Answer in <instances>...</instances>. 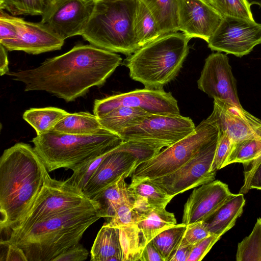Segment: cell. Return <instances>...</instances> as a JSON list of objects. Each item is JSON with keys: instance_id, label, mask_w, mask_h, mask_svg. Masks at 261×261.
<instances>
[{"instance_id": "6da1fadb", "label": "cell", "mask_w": 261, "mask_h": 261, "mask_svg": "<svg viewBox=\"0 0 261 261\" xmlns=\"http://www.w3.org/2000/svg\"><path fill=\"white\" fill-rule=\"evenodd\" d=\"M122 61L116 53L91 44H78L36 68L7 75L23 83L25 92L45 91L70 102L84 96L94 86H102Z\"/></svg>"}, {"instance_id": "7a4b0ae2", "label": "cell", "mask_w": 261, "mask_h": 261, "mask_svg": "<svg viewBox=\"0 0 261 261\" xmlns=\"http://www.w3.org/2000/svg\"><path fill=\"white\" fill-rule=\"evenodd\" d=\"M49 175L34 147L19 142L0 158V228L8 231L22 218Z\"/></svg>"}, {"instance_id": "3957f363", "label": "cell", "mask_w": 261, "mask_h": 261, "mask_svg": "<svg viewBox=\"0 0 261 261\" xmlns=\"http://www.w3.org/2000/svg\"><path fill=\"white\" fill-rule=\"evenodd\" d=\"M97 203L70 210L39 222L23 234L1 245L13 244L28 261H53L80 243L87 228L101 217Z\"/></svg>"}, {"instance_id": "277c9868", "label": "cell", "mask_w": 261, "mask_h": 261, "mask_svg": "<svg viewBox=\"0 0 261 261\" xmlns=\"http://www.w3.org/2000/svg\"><path fill=\"white\" fill-rule=\"evenodd\" d=\"M190 39L178 32L162 35L128 56L121 64L128 68L130 78L145 88L163 89L179 73Z\"/></svg>"}, {"instance_id": "5b68a950", "label": "cell", "mask_w": 261, "mask_h": 261, "mask_svg": "<svg viewBox=\"0 0 261 261\" xmlns=\"http://www.w3.org/2000/svg\"><path fill=\"white\" fill-rule=\"evenodd\" d=\"M123 140L111 132L92 135H70L50 130L31 142L48 172L65 168L73 171L115 149Z\"/></svg>"}, {"instance_id": "8992f818", "label": "cell", "mask_w": 261, "mask_h": 261, "mask_svg": "<svg viewBox=\"0 0 261 261\" xmlns=\"http://www.w3.org/2000/svg\"><path fill=\"white\" fill-rule=\"evenodd\" d=\"M138 0H116L95 3L82 36L90 44L129 56L140 46L134 31Z\"/></svg>"}, {"instance_id": "52a82bcc", "label": "cell", "mask_w": 261, "mask_h": 261, "mask_svg": "<svg viewBox=\"0 0 261 261\" xmlns=\"http://www.w3.org/2000/svg\"><path fill=\"white\" fill-rule=\"evenodd\" d=\"M219 134V128L214 122L207 118L202 120L190 135L139 164L133 171L132 179H153L174 172Z\"/></svg>"}, {"instance_id": "ba28073f", "label": "cell", "mask_w": 261, "mask_h": 261, "mask_svg": "<svg viewBox=\"0 0 261 261\" xmlns=\"http://www.w3.org/2000/svg\"><path fill=\"white\" fill-rule=\"evenodd\" d=\"M96 202L81 191L49 177L40 193L22 218L8 231L10 240L23 234L36 224L61 213Z\"/></svg>"}, {"instance_id": "9c48e42d", "label": "cell", "mask_w": 261, "mask_h": 261, "mask_svg": "<svg viewBox=\"0 0 261 261\" xmlns=\"http://www.w3.org/2000/svg\"><path fill=\"white\" fill-rule=\"evenodd\" d=\"M196 126L192 120L179 115L149 114L119 134L124 141L135 140L161 147H169L190 135Z\"/></svg>"}, {"instance_id": "30bf717a", "label": "cell", "mask_w": 261, "mask_h": 261, "mask_svg": "<svg viewBox=\"0 0 261 261\" xmlns=\"http://www.w3.org/2000/svg\"><path fill=\"white\" fill-rule=\"evenodd\" d=\"M219 136L180 168L168 175L146 179L158 185L170 195H175L215 179L211 168Z\"/></svg>"}, {"instance_id": "8fae6325", "label": "cell", "mask_w": 261, "mask_h": 261, "mask_svg": "<svg viewBox=\"0 0 261 261\" xmlns=\"http://www.w3.org/2000/svg\"><path fill=\"white\" fill-rule=\"evenodd\" d=\"M119 107L138 108L151 114H180L177 101L170 92L145 88L96 99L93 114L99 118Z\"/></svg>"}, {"instance_id": "7c38bea8", "label": "cell", "mask_w": 261, "mask_h": 261, "mask_svg": "<svg viewBox=\"0 0 261 261\" xmlns=\"http://www.w3.org/2000/svg\"><path fill=\"white\" fill-rule=\"evenodd\" d=\"M207 43L212 50L242 57L261 44V23L226 16Z\"/></svg>"}, {"instance_id": "4fadbf2b", "label": "cell", "mask_w": 261, "mask_h": 261, "mask_svg": "<svg viewBox=\"0 0 261 261\" xmlns=\"http://www.w3.org/2000/svg\"><path fill=\"white\" fill-rule=\"evenodd\" d=\"M95 5L93 0H52L40 22L64 40L82 35Z\"/></svg>"}, {"instance_id": "5bb4252c", "label": "cell", "mask_w": 261, "mask_h": 261, "mask_svg": "<svg viewBox=\"0 0 261 261\" xmlns=\"http://www.w3.org/2000/svg\"><path fill=\"white\" fill-rule=\"evenodd\" d=\"M0 15L10 22L17 32L14 40L2 44L9 51L19 50L38 55L59 50L64 43L65 40L40 21H28L10 15L3 10H1Z\"/></svg>"}, {"instance_id": "9a60e30c", "label": "cell", "mask_w": 261, "mask_h": 261, "mask_svg": "<svg viewBox=\"0 0 261 261\" xmlns=\"http://www.w3.org/2000/svg\"><path fill=\"white\" fill-rule=\"evenodd\" d=\"M198 88L210 97L242 107L238 97L236 81L226 54L217 51L205 59Z\"/></svg>"}, {"instance_id": "2e32d148", "label": "cell", "mask_w": 261, "mask_h": 261, "mask_svg": "<svg viewBox=\"0 0 261 261\" xmlns=\"http://www.w3.org/2000/svg\"><path fill=\"white\" fill-rule=\"evenodd\" d=\"M234 143L251 139H261V120L243 108L220 99H214L212 114L207 118Z\"/></svg>"}, {"instance_id": "e0dca14e", "label": "cell", "mask_w": 261, "mask_h": 261, "mask_svg": "<svg viewBox=\"0 0 261 261\" xmlns=\"http://www.w3.org/2000/svg\"><path fill=\"white\" fill-rule=\"evenodd\" d=\"M177 7L179 31L191 39L207 42L224 18L201 0H177Z\"/></svg>"}, {"instance_id": "ac0fdd59", "label": "cell", "mask_w": 261, "mask_h": 261, "mask_svg": "<svg viewBox=\"0 0 261 261\" xmlns=\"http://www.w3.org/2000/svg\"><path fill=\"white\" fill-rule=\"evenodd\" d=\"M232 194L228 185L219 180L195 188L185 204L182 223L204 221Z\"/></svg>"}, {"instance_id": "d6986e66", "label": "cell", "mask_w": 261, "mask_h": 261, "mask_svg": "<svg viewBox=\"0 0 261 261\" xmlns=\"http://www.w3.org/2000/svg\"><path fill=\"white\" fill-rule=\"evenodd\" d=\"M118 147L107 153L84 188L83 193L88 198L122 176H131L137 167L136 159Z\"/></svg>"}, {"instance_id": "ffe728a7", "label": "cell", "mask_w": 261, "mask_h": 261, "mask_svg": "<svg viewBox=\"0 0 261 261\" xmlns=\"http://www.w3.org/2000/svg\"><path fill=\"white\" fill-rule=\"evenodd\" d=\"M245 201L244 194H233L203 221L206 228L212 234L221 237L242 215Z\"/></svg>"}, {"instance_id": "44dd1931", "label": "cell", "mask_w": 261, "mask_h": 261, "mask_svg": "<svg viewBox=\"0 0 261 261\" xmlns=\"http://www.w3.org/2000/svg\"><path fill=\"white\" fill-rule=\"evenodd\" d=\"M122 176L116 181L93 195L91 199L98 205V214L106 221L112 218L116 208L122 202L134 199Z\"/></svg>"}, {"instance_id": "7402d4cb", "label": "cell", "mask_w": 261, "mask_h": 261, "mask_svg": "<svg viewBox=\"0 0 261 261\" xmlns=\"http://www.w3.org/2000/svg\"><path fill=\"white\" fill-rule=\"evenodd\" d=\"M91 261H122L119 229L103 224L91 250Z\"/></svg>"}, {"instance_id": "603a6c76", "label": "cell", "mask_w": 261, "mask_h": 261, "mask_svg": "<svg viewBox=\"0 0 261 261\" xmlns=\"http://www.w3.org/2000/svg\"><path fill=\"white\" fill-rule=\"evenodd\" d=\"M53 130L78 135H97L110 132L102 126L96 116L86 112L68 113Z\"/></svg>"}, {"instance_id": "cb8c5ba5", "label": "cell", "mask_w": 261, "mask_h": 261, "mask_svg": "<svg viewBox=\"0 0 261 261\" xmlns=\"http://www.w3.org/2000/svg\"><path fill=\"white\" fill-rule=\"evenodd\" d=\"M173 213L165 208H153L149 213L138 218L136 225L142 235L145 246L158 234L176 224Z\"/></svg>"}, {"instance_id": "d4e9b609", "label": "cell", "mask_w": 261, "mask_h": 261, "mask_svg": "<svg viewBox=\"0 0 261 261\" xmlns=\"http://www.w3.org/2000/svg\"><path fill=\"white\" fill-rule=\"evenodd\" d=\"M149 114H151L140 108L119 107L98 118L104 128L119 135L125 128L136 125Z\"/></svg>"}, {"instance_id": "484cf974", "label": "cell", "mask_w": 261, "mask_h": 261, "mask_svg": "<svg viewBox=\"0 0 261 261\" xmlns=\"http://www.w3.org/2000/svg\"><path fill=\"white\" fill-rule=\"evenodd\" d=\"M154 17L162 35L179 31L177 0H140Z\"/></svg>"}, {"instance_id": "4316f807", "label": "cell", "mask_w": 261, "mask_h": 261, "mask_svg": "<svg viewBox=\"0 0 261 261\" xmlns=\"http://www.w3.org/2000/svg\"><path fill=\"white\" fill-rule=\"evenodd\" d=\"M69 113L56 107L31 108L23 114V119L35 130L37 135L50 130Z\"/></svg>"}, {"instance_id": "83f0119b", "label": "cell", "mask_w": 261, "mask_h": 261, "mask_svg": "<svg viewBox=\"0 0 261 261\" xmlns=\"http://www.w3.org/2000/svg\"><path fill=\"white\" fill-rule=\"evenodd\" d=\"M134 31L140 48L162 35L152 14L140 0L135 14Z\"/></svg>"}, {"instance_id": "f1b7e54d", "label": "cell", "mask_w": 261, "mask_h": 261, "mask_svg": "<svg viewBox=\"0 0 261 261\" xmlns=\"http://www.w3.org/2000/svg\"><path fill=\"white\" fill-rule=\"evenodd\" d=\"M132 196L145 198L153 207L166 208L174 196L148 179H132L128 186Z\"/></svg>"}, {"instance_id": "f546056e", "label": "cell", "mask_w": 261, "mask_h": 261, "mask_svg": "<svg viewBox=\"0 0 261 261\" xmlns=\"http://www.w3.org/2000/svg\"><path fill=\"white\" fill-rule=\"evenodd\" d=\"M118 228L122 249V261L139 260L144 246L142 233L137 225L124 226Z\"/></svg>"}, {"instance_id": "4dcf8cb0", "label": "cell", "mask_w": 261, "mask_h": 261, "mask_svg": "<svg viewBox=\"0 0 261 261\" xmlns=\"http://www.w3.org/2000/svg\"><path fill=\"white\" fill-rule=\"evenodd\" d=\"M187 225L181 223L164 230L150 242L159 251L165 261L169 259L180 242Z\"/></svg>"}, {"instance_id": "1f68e13d", "label": "cell", "mask_w": 261, "mask_h": 261, "mask_svg": "<svg viewBox=\"0 0 261 261\" xmlns=\"http://www.w3.org/2000/svg\"><path fill=\"white\" fill-rule=\"evenodd\" d=\"M237 261H261V218H258L250 234L238 245Z\"/></svg>"}, {"instance_id": "d6a6232c", "label": "cell", "mask_w": 261, "mask_h": 261, "mask_svg": "<svg viewBox=\"0 0 261 261\" xmlns=\"http://www.w3.org/2000/svg\"><path fill=\"white\" fill-rule=\"evenodd\" d=\"M261 155V139H251L233 143L224 167L233 163L247 164Z\"/></svg>"}, {"instance_id": "836d02e7", "label": "cell", "mask_w": 261, "mask_h": 261, "mask_svg": "<svg viewBox=\"0 0 261 261\" xmlns=\"http://www.w3.org/2000/svg\"><path fill=\"white\" fill-rule=\"evenodd\" d=\"M51 0H0V9L6 10L13 16H42Z\"/></svg>"}, {"instance_id": "e575fe53", "label": "cell", "mask_w": 261, "mask_h": 261, "mask_svg": "<svg viewBox=\"0 0 261 261\" xmlns=\"http://www.w3.org/2000/svg\"><path fill=\"white\" fill-rule=\"evenodd\" d=\"M119 150L132 154L137 161V166L159 153L161 147L147 143L135 141H124L118 147Z\"/></svg>"}, {"instance_id": "d590c367", "label": "cell", "mask_w": 261, "mask_h": 261, "mask_svg": "<svg viewBox=\"0 0 261 261\" xmlns=\"http://www.w3.org/2000/svg\"><path fill=\"white\" fill-rule=\"evenodd\" d=\"M134 199L125 201L116 209L114 216L103 224L119 228L137 224L138 217L133 210Z\"/></svg>"}, {"instance_id": "8d00e7d4", "label": "cell", "mask_w": 261, "mask_h": 261, "mask_svg": "<svg viewBox=\"0 0 261 261\" xmlns=\"http://www.w3.org/2000/svg\"><path fill=\"white\" fill-rule=\"evenodd\" d=\"M243 165L244 184L239 193L246 194L251 189L261 190V155Z\"/></svg>"}, {"instance_id": "74e56055", "label": "cell", "mask_w": 261, "mask_h": 261, "mask_svg": "<svg viewBox=\"0 0 261 261\" xmlns=\"http://www.w3.org/2000/svg\"><path fill=\"white\" fill-rule=\"evenodd\" d=\"M233 143L227 134L219 131L217 145L211 168L212 171L216 172L218 170L224 168Z\"/></svg>"}, {"instance_id": "f35d334b", "label": "cell", "mask_w": 261, "mask_h": 261, "mask_svg": "<svg viewBox=\"0 0 261 261\" xmlns=\"http://www.w3.org/2000/svg\"><path fill=\"white\" fill-rule=\"evenodd\" d=\"M222 2L225 16L254 21L250 6L246 0H222Z\"/></svg>"}, {"instance_id": "ab89813d", "label": "cell", "mask_w": 261, "mask_h": 261, "mask_svg": "<svg viewBox=\"0 0 261 261\" xmlns=\"http://www.w3.org/2000/svg\"><path fill=\"white\" fill-rule=\"evenodd\" d=\"M212 234L206 228L203 221L187 225L186 229L179 245H194Z\"/></svg>"}, {"instance_id": "60d3db41", "label": "cell", "mask_w": 261, "mask_h": 261, "mask_svg": "<svg viewBox=\"0 0 261 261\" xmlns=\"http://www.w3.org/2000/svg\"><path fill=\"white\" fill-rule=\"evenodd\" d=\"M221 237L211 234L193 246L187 261H200L210 251Z\"/></svg>"}, {"instance_id": "b9f144b4", "label": "cell", "mask_w": 261, "mask_h": 261, "mask_svg": "<svg viewBox=\"0 0 261 261\" xmlns=\"http://www.w3.org/2000/svg\"><path fill=\"white\" fill-rule=\"evenodd\" d=\"M88 255V251L79 243L56 257L53 261H83Z\"/></svg>"}, {"instance_id": "7bdbcfd3", "label": "cell", "mask_w": 261, "mask_h": 261, "mask_svg": "<svg viewBox=\"0 0 261 261\" xmlns=\"http://www.w3.org/2000/svg\"><path fill=\"white\" fill-rule=\"evenodd\" d=\"M17 32L14 25L0 15V43L4 44L14 40Z\"/></svg>"}, {"instance_id": "ee69618b", "label": "cell", "mask_w": 261, "mask_h": 261, "mask_svg": "<svg viewBox=\"0 0 261 261\" xmlns=\"http://www.w3.org/2000/svg\"><path fill=\"white\" fill-rule=\"evenodd\" d=\"M6 246L7 251L5 256L6 261H28L23 250L18 246L11 244Z\"/></svg>"}, {"instance_id": "f6af8a7d", "label": "cell", "mask_w": 261, "mask_h": 261, "mask_svg": "<svg viewBox=\"0 0 261 261\" xmlns=\"http://www.w3.org/2000/svg\"><path fill=\"white\" fill-rule=\"evenodd\" d=\"M132 196L134 198L133 210L137 215L138 218L146 215L154 208L145 198L138 196Z\"/></svg>"}, {"instance_id": "bcb514c9", "label": "cell", "mask_w": 261, "mask_h": 261, "mask_svg": "<svg viewBox=\"0 0 261 261\" xmlns=\"http://www.w3.org/2000/svg\"><path fill=\"white\" fill-rule=\"evenodd\" d=\"M140 261H165L164 258L151 242L144 247Z\"/></svg>"}, {"instance_id": "7dc6e473", "label": "cell", "mask_w": 261, "mask_h": 261, "mask_svg": "<svg viewBox=\"0 0 261 261\" xmlns=\"http://www.w3.org/2000/svg\"><path fill=\"white\" fill-rule=\"evenodd\" d=\"M193 246L178 244L170 256L169 261H187Z\"/></svg>"}, {"instance_id": "c3c4849f", "label": "cell", "mask_w": 261, "mask_h": 261, "mask_svg": "<svg viewBox=\"0 0 261 261\" xmlns=\"http://www.w3.org/2000/svg\"><path fill=\"white\" fill-rule=\"evenodd\" d=\"M7 50L2 44H0V75L7 74L9 72V61Z\"/></svg>"}, {"instance_id": "681fc988", "label": "cell", "mask_w": 261, "mask_h": 261, "mask_svg": "<svg viewBox=\"0 0 261 261\" xmlns=\"http://www.w3.org/2000/svg\"><path fill=\"white\" fill-rule=\"evenodd\" d=\"M220 13L223 17L225 16L222 0H201Z\"/></svg>"}, {"instance_id": "f907efd6", "label": "cell", "mask_w": 261, "mask_h": 261, "mask_svg": "<svg viewBox=\"0 0 261 261\" xmlns=\"http://www.w3.org/2000/svg\"><path fill=\"white\" fill-rule=\"evenodd\" d=\"M250 6L252 5H257L261 7V0H246Z\"/></svg>"}, {"instance_id": "816d5d0a", "label": "cell", "mask_w": 261, "mask_h": 261, "mask_svg": "<svg viewBox=\"0 0 261 261\" xmlns=\"http://www.w3.org/2000/svg\"><path fill=\"white\" fill-rule=\"evenodd\" d=\"M95 3L97 2H110V1H114L116 0H93Z\"/></svg>"}, {"instance_id": "f5cc1de1", "label": "cell", "mask_w": 261, "mask_h": 261, "mask_svg": "<svg viewBox=\"0 0 261 261\" xmlns=\"http://www.w3.org/2000/svg\"><path fill=\"white\" fill-rule=\"evenodd\" d=\"M52 1V0H51Z\"/></svg>"}]
</instances>
